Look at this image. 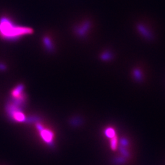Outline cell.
I'll return each mask as SVG.
<instances>
[{"mask_svg":"<svg viewBox=\"0 0 165 165\" xmlns=\"http://www.w3.org/2000/svg\"><path fill=\"white\" fill-rule=\"evenodd\" d=\"M32 33L33 30L31 28L16 25L7 17L0 18V36L2 39L16 40Z\"/></svg>","mask_w":165,"mask_h":165,"instance_id":"cell-1","label":"cell"},{"mask_svg":"<svg viewBox=\"0 0 165 165\" xmlns=\"http://www.w3.org/2000/svg\"><path fill=\"white\" fill-rule=\"evenodd\" d=\"M37 129L39 130L40 136L44 140L45 142L49 144H52L53 143V133L52 132L47 130L44 129L41 124H37L36 125Z\"/></svg>","mask_w":165,"mask_h":165,"instance_id":"cell-2","label":"cell"},{"mask_svg":"<svg viewBox=\"0 0 165 165\" xmlns=\"http://www.w3.org/2000/svg\"><path fill=\"white\" fill-rule=\"evenodd\" d=\"M23 86L20 84L19 86H18L13 91L12 93V97H16L19 96L20 95H21L23 93Z\"/></svg>","mask_w":165,"mask_h":165,"instance_id":"cell-3","label":"cell"},{"mask_svg":"<svg viewBox=\"0 0 165 165\" xmlns=\"http://www.w3.org/2000/svg\"><path fill=\"white\" fill-rule=\"evenodd\" d=\"M105 134L108 138H113L114 136H116L114 130L113 128H111V127L108 128V129H106L105 130Z\"/></svg>","mask_w":165,"mask_h":165,"instance_id":"cell-4","label":"cell"},{"mask_svg":"<svg viewBox=\"0 0 165 165\" xmlns=\"http://www.w3.org/2000/svg\"><path fill=\"white\" fill-rule=\"evenodd\" d=\"M117 138L116 136L112 138V140L111 141V148L113 150H116L117 146Z\"/></svg>","mask_w":165,"mask_h":165,"instance_id":"cell-5","label":"cell"}]
</instances>
